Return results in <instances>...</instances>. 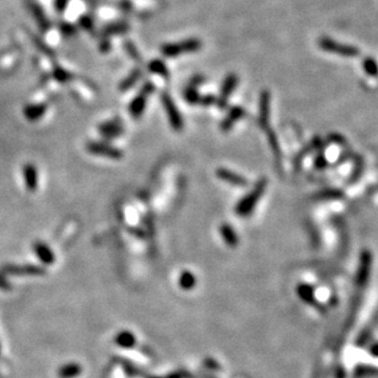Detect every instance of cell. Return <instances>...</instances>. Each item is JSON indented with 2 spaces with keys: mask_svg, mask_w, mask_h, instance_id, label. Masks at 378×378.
Listing matches in <instances>:
<instances>
[{
  "mask_svg": "<svg viewBox=\"0 0 378 378\" xmlns=\"http://www.w3.org/2000/svg\"><path fill=\"white\" fill-rule=\"evenodd\" d=\"M129 28V26L125 22H116V24L108 25L107 27L103 30V34L106 37L110 34H117V33H124Z\"/></svg>",
  "mask_w": 378,
  "mask_h": 378,
  "instance_id": "obj_24",
  "label": "cell"
},
{
  "mask_svg": "<svg viewBox=\"0 0 378 378\" xmlns=\"http://www.w3.org/2000/svg\"><path fill=\"white\" fill-rule=\"evenodd\" d=\"M300 297L306 302H312L313 301V290L308 285H301L299 288Z\"/></svg>",
  "mask_w": 378,
  "mask_h": 378,
  "instance_id": "obj_28",
  "label": "cell"
},
{
  "mask_svg": "<svg viewBox=\"0 0 378 378\" xmlns=\"http://www.w3.org/2000/svg\"><path fill=\"white\" fill-rule=\"evenodd\" d=\"M54 77H56L57 80H58L59 82H68L69 80L73 79V75H71V73H69V71L65 70V69L63 68H54Z\"/></svg>",
  "mask_w": 378,
  "mask_h": 378,
  "instance_id": "obj_27",
  "label": "cell"
},
{
  "mask_svg": "<svg viewBox=\"0 0 378 378\" xmlns=\"http://www.w3.org/2000/svg\"><path fill=\"white\" fill-rule=\"evenodd\" d=\"M245 116V110L242 107H232L230 111H228L227 116L225 117V119L222 120L221 123V129L223 131H227L228 129L232 128V125L240 120L242 117Z\"/></svg>",
  "mask_w": 378,
  "mask_h": 378,
  "instance_id": "obj_13",
  "label": "cell"
},
{
  "mask_svg": "<svg viewBox=\"0 0 378 378\" xmlns=\"http://www.w3.org/2000/svg\"><path fill=\"white\" fill-rule=\"evenodd\" d=\"M63 28H65V32H64L65 34H73L74 33V28L71 27L70 25L64 24V25H63Z\"/></svg>",
  "mask_w": 378,
  "mask_h": 378,
  "instance_id": "obj_34",
  "label": "cell"
},
{
  "mask_svg": "<svg viewBox=\"0 0 378 378\" xmlns=\"http://www.w3.org/2000/svg\"><path fill=\"white\" fill-rule=\"evenodd\" d=\"M0 352H2V346H0Z\"/></svg>",
  "mask_w": 378,
  "mask_h": 378,
  "instance_id": "obj_36",
  "label": "cell"
},
{
  "mask_svg": "<svg viewBox=\"0 0 378 378\" xmlns=\"http://www.w3.org/2000/svg\"><path fill=\"white\" fill-rule=\"evenodd\" d=\"M161 101H162L163 108H165V111H166V114H167V117H168V120H170L171 127L173 128L176 131L182 130L183 118H182V116H180L177 106L174 105V101L172 100V97L168 93L163 92L161 94Z\"/></svg>",
  "mask_w": 378,
  "mask_h": 378,
  "instance_id": "obj_5",
  "label": "cell"
},
{
  "mask_svg": "<svg viewBox=\"0 0 378 378\" xmlns=\"http://www.w3.org/2000/svg\"><path fill=\"white\" fill-rule=\"evenodd\" d=\"M197 279L191 271H184L179 276V286L183 290H192L196 286Z\"/></svg>",
  "mask_w": 378,
  "mask_h": 378,
  "instance_id": "obj_22",
  "label": "cell"
},
{
  "mask_svg": "<svg viewBox=\"0 0 378 378\" xmlns=\"http://www.w3.org/2000/svg\"><path fill=\"white\" fill-rule=\"evenodd\" d=\"M269 105H270V94L268 91H263L260 94V125L264 129L268 127Z\"/></svg>",
  "mask_w": 378,
  "mask_h": 378,
  "instance_id": "obj_15",
  "label": "cell"
},
{
  "mask_svg": "<svg viewBox=\"0 0 378 378\" xmlns=\"http://www.w3.org/2000/svg\"><path fill=\"white\" fill-rule=\"evenodd\" d=\"M265 187H266L265 179L259 180V182L254 185V188L252 189L251 193H248L247 196L243 197V199L236 205V209H234L236 214L243 217L251 215L252 211L254 210V206H256L257 203L259 202L260 197H262L263 193H264Z\"/></svg>",
  "mask_w": 378,
  "mask_h": 378,
  "instance_id": "obj_1",
  "label": "cell"
},
{
  "mask_svg": "<svg viewBox=\"0 0 378 378\" xmlns=\"http://www.w3.org/2000/svg\"><path fill=\"white\" fill-rule=\"evenodd\" d=\"M45 111H47V105H44V103H34V105L26 106L24 114L28 120L34 122V120L42 118L44 116Z\"/></svg>",
  "mask_w": 378,
  "mask_h": 378,
  "instance_id": "obj_14",
  "label": "cell"
},
{
  "mask_svg": "<svg viewBox=\"0 0 378 378\" xmlns=\"http://www.w3.org/2000/svg\"><path fill=\"white\" fill-rule=\"evenodd\" d=\"M318 45H319L320 50L328 53L338 54V56L342 57H348V58H355V57L360 56V50L357 47L350 44H343L334 39L329 38V37H320L318 39Z\"/></svg>",
  "mask_w": 378,
  "mask_h": 378,
  "instance_id": "obj_2",
  "label": "cell"
},
{
  "mask_svg": "<svg viewBox=\"0 0 378 378\" xmlns=\"http://www.w3.org/2000/svg\"><path fill=\"white\" fill-rule=\"evenodd\" d=\"M216 176L219 177L222 182L228 183L231 185H237V187H245L248 184L247 179L245 177H242L241 174L234 173L230 170H226V168H219L216 171Z\"/></svg>",
  "mask_w": 378,
  "mask_h": 378,
  "instance_id": "obj_10",
  "label": "cell"
},
{
  "mask_svg": "<svg viewBox=\"0 0 378 378\" xmlns=\"http://www.w3.org/2000/svg\"><path fill=\"white\" fill-rule=\"evenodd\" d=\"M81 372L82 367L80 365H77V363H67V365H64L63 367L59 368L58 376L59 378H75L79 376Z\"/></svg>",
  "mask_w": 378,
  "mask_h": 378,
  "instance_id": "obj_17",
  "label": "cell"
},
{
  "mask_svg": "<svg viewBox=\"0 0 378 378\" xmlns=\"http://www.w3.org/2000/svg\"><path fill=\"white\" fill-rule=\"evenodd\" d=\"M124 45H125V50H127L128 52V54L131 57V58H133L134 60H141V57H140L139 52H137L136 47L133 44V43L127 41Z\"/></svg>",
  "mask_w": 378,
  "mask_h": 378,
  "instance_id": "obj_29",
  "label": "cell"
},
{
  "mask_svg": "<svg viewBox=\"0 0 378 378\" xmlns=\"http://www.w3.org/2000/svg\"><path fill=\"white\" fill-rule=\"evenodd\" d=\"M220 233H221L222 239L223 241H225L226 245L231 246V247H234V246L239 243V236H237V233L234 232L233 228H232V226L227 225V223H223V225L221 226V228H220Z\"/></svg>",
  "mask_w": 378,
  "mask_h": 378,
  "instance_id": "obj_18",
  "label": "cell"
},
{
  "mask_svg": "<svg viewBox=\"0 0 378 378\" xmlns=\"http://www.w3.org/2000/svg\"><path fill=\"white\" fill-rule=\"evenodd\" d=\"M0 289H3V290H9L10 289V285H9V282L5 280V275L0 274Z\"/></svg>",
  "mask_w": 378,
  "mask_h": 378,
  "instance_id": "obj_33",
  "label": "cell"
},
{
  "mask_svg": "<svg viewBox=\"0 0 378 378\" xmlns=\"http://www.w3.org/2000/svg\"><path fill=\"white\" fill-rule=\"evenodd\" d=\"M184 100L189 105H199L202 96L198 92V87H193V86L188 85V87L184 91Z\"/></svg>",
  "mask_w": 378,
  "mask_h": 378,
  "instance_id": "obj_23",
  "label": "cell"
},
{
  "mask_svg": "<svg viewBox=\"0 0 378 378\" xmlns=\"http://www.w3.org/2000/svg\"><path fill=\"white\" fill-rule=\"evenodd\" d=\"M369 351H371V354H372V355H373V356L378 357V344H376V345H373V346H372V348H371V350H369Z\"/></svg>",
  "mask_w": 378,
  "mask_h": 378,
  "instance_id": "obj_35",
  "label": "cell"
},
{
  "mask_svg": "<svg viewBox=\"0 0 378 378\" xmlns=\"http://www.w3.org/2000/svg\"><path fill=\"white\" fill-rule=\"evenodd\" d=\"M216 103V99L213 96V94H209V96H202V100H200L199 105L203 106H211Z\"/></svg>",
  "mask_w": 378,
  "mask_h": 378,
  "instance_id": "obj_30",
  "label": "cell"
},
{
  "mask_svg": "<svg viewBox=\"0 0 378 378\" xmlns=\"http://www.w3.org/2000/svg\"><path fill=\"white\" fill-rule=\"evenodd\" d=\"M202 48V42L197 38H189L179 43H167L161 47V52L167 58L182 56L185 53H194Z\"/></svg>",
  "mask_w": 378,
  "mask_h": 378,
  "instance_id": "obj_3",
  "label": "cell"
},
{
  "mask_svg": "<svg viewBox=\"0 0 378 378\" xmlns=\"http://www.w3.org/2000/svg\"><path fill=\"white\" fill-rule=\"evenodd\" d=\"M24 177L26 187L30 192H34L38 187V174H37V168L33 165L28 163L24 167Z\"/></svg>",
  "mask_w": 378,
  "mask_h": 378,
  "instance_id": "obj_12",
  "label": "cell"
},
{
  "mask_svg": "<svg viewBox=\"0 0 378 378\" xmlns=\"http://www.w3.org/2000/svg\"><path fill=\"white\" fill-rule=\"evenodd\" d=\"M87 151L92 155H97V156L110 157V159H116V160H118L123 156V153L120 151V149L116 148V146L108 144V143H105V141L88 143Z\"/></svg>",
  "mask_w": 378,
  "mask_h": 378,
  "instance_id": "obj_6",
  "label": "cell"
},
{
  "mask_svg": "<svg viewBox=\"0 0 378 378\" xmlns=\"http://www.w3.org/2000/svg\"><path fill=\"white\" fill-rule=\"evenodd\" d=\"M80 25H81L84 28H90V27H92V20H91L90 17H82Z\"/></svg>",
  "mask_w": 378,
  "mask_h": 378,
  "instance_id": "obj_32",
  "label": "cell"
},
{
  "mask_svg": "<svg viewBox=\"0 0 378 378\" xmlns=\"http://www.w3.org/2000/svg\"><path fill=\"white\" fill-rule=\"evenodd\" d=\"M28 7H30L31 13H32L34 20H36L39 27H41L42 30H47V28H48V20H47V17H45L44 13H43L42 8L39 7L38 4H36L34 2L28 3Z\"/></svg>",
  "mask_w": 378,
  "mask_h": 378,
  "instance_id": "obj_16",
  "label": "cell"
},
{
  "mask_svg": "<svg viewBox=\"0 0 378 378\" xmlns=\"http://www.w3.org/2000/svg\"><path fill=\"white\" fill-rule=\"evenodd\" d=\"M155 91V86L151 82H146L144 86L141 87L140 92L134 97V100L131 101L130 106H129V113L131 114V117L134 118H139L141 117V114L144 113L145 107H146V101H148V97L150 96Z\"/></svg>",
  "mask_w": 378,
  "mask_h": 378,
  "instance_id": "obj_4",
  "label": "cell"
},
{
  "mask_svg": "<svg viewBox=\"0 0 378 378\" xmlns=\"http://www.w3.org/2000/svg\"><path fill=\"white\" fill-rule=\"evenodd\" d=\"M54 5H56V9L58 13H63L65 10V8H67L68 0H56Z\"/></svg>",
  "mask_w": 378,
  "mask_h": 378,
  "instance_id": "obj_31",
  "label": "cell"
},
{
  "mask_svg": "<svg viewBox=\"0 0 378 378\" xmlns=\"http://www.w3.org/2000/svg\"><path fill=\"white\" fill-rule=\"evenodd\" d=\"M362 67L369 76H373V77L378 76V64L373 58H371V57H366L362 62Z\"/></svg>",
  "mask_w": 378,
  "mask_h": 378,
  "instance_id": "obj_25",
  "label": "cell"
},
{
  "mask_svg": "<svg viewBox=\"0 0 378 378\" xmlns=\"http://www.w3.org/2000/svg\"><path fill=\"white\" fill-rule=\"evenodd\" d=\"M141 76H143V73H141V70H140V69H135V70H133V73L129 74V75L125 77V79L123 80L122 82H120L119 90L124 92V91H127V90H129V88H131L134 85L136 84L137 81H139L140 77H141Z\"/></svg>",
  "mask_w": 378,
  "mask_h": 378,
  "instance_id": "obj_21",
  "label": "cell"
},
{
  "mask_svg": "<svg viewBox=\"0 0 378 378\" xmlns=\"http://www.w3.org/2000/svg\"><path fill=\"white\" fill-rule=\"evenodd\" d=\"M99 131L106 137V139H112V137L122 135L123 131H124V127H123L120 119H113L108 120V122L106 123H102L99 127Z\"/></svg>",
  "mask_w": 378,
  "mask_h": 378,
  "instance_id": "obj_9",
  "label": "cell"
},
{
  "mask_svg": "<svg viewBox=\"0 0 378 378\" xmlns=\"http://www.w3.org/2000/svg\"><path fill=\"white\" fill-rule=\"evenodd\" d=\"M148 69L153 74H156V75L165 77V79L170 77V71H168L167 67H166V64L162 62V60H159V59L151 60V62L149 63Z\"/></svg>",
  "mask_w": 378,
  "mask_h": 378,
  "instance_id": "obj_20",
  "label": "cell"
},
{
  "mask_svg": "<svg viewBox=\"0 0 378 378\" xmlns=\"http://www.w3.org/2000/svg\"><path fill=\"white\" fill-rule=\"evenodd\" d=\"M33 249L34 253L37 254V257L39 258V260H41L43 264H53L54 260H56V256H54L53 251L45 243L36 242L33 246Z\"/></svg>",
  "mask_w": 378,
  "mask_h": 378,
  "instance_id": "obj_11",
  "label": "cell"
},
{
  "mask_svg": "<svg viewBox=\"0 0 378 378\" xmlns=\"http://www.w3.org/2000/svg\"><path fill=\"white\" fill-rule=\"evenodd\" d=\"M114 342H116L117 345L122 346V348L129 349V348H133V346L135 345L136 339H135V337H134V334L131 333V332L123 330V332H120V333L117 334Z\"/></svg>",
  "mask_w": 378,
  "mask_h": 378,
  "instance_id": "obj_19",
  "label": "cell"
},
{
  "mask_svg": "<svg viewBox=\"0 0 378 378\" xmlns=\"http://www.w3.org/2000/svg\"><path fill=\"white\" fill-rule=\"evenodd\" d=\"M239 85V76L236 74H230V75L226 76V79L223 80L222 86H221V92H220V97L216 100L217 106L220 108H225L227 105V99L231 96V93L233 92V90L236 88V86Z\"/></svg>",
  "mask_w": 378,
  "mask_h": 378,
  "instance_id": "obj_7",
  "label": "cell"
},
{
  "mask_svg": "<svg viewBox=\"0 0 378 378\" xmlns=\"http://www.w3.org/2000/svg\"><path fill=\"white\" fill-rule=\"evenodd\" d=\"M368 270H369V256L368 254H366L362 259V264H361L359 275H357V277H359V279H357V282L363 284L366 281L367 275H368Z\"/></svg>",
  "mask_w": 378,
  "mask_h": 378,
  "instance_id": "obj_26",
  "label": "cell"
},
{
  "mask_svg": "<svg viewBox=\"0 0 378 378\" xmlns=\"http://www.w3.org/2000/svg\"><path fill=\"white\" fill-rule=\"evenodd\" d=\"M3 275H41L44 274V269L37 265H5L0 269Z\"/></svg>",
  "mask_w": 378,
  "mask_h": 378,
  "instance_id": "obj_8",
  "label": "cell"
}]
</instances>
